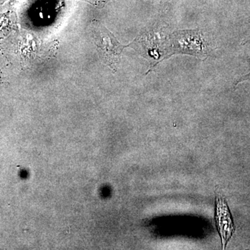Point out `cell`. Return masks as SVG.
<instances>
[{
  "instance_id": "obj_1",
  "label": "cell",
  "mask_w": 250,
  "mask_h": 250,
  "mask_svg": "<svg viewBox=\"0 0 250 250\" xmlns=\"http://www.w3.org/2000/svg\"><path fill=\"white\" fill-rule=\"evenodd\" d=\"M209 52V43L201 31H178L169 36L164 59L179 54L206 59Z\"/></svg>"
},
{
  "instance_id": "obj_2",
  "label": "cell",
  "mask_w": 250,
  "mask_h": 250,
  "mask_svg": "<svg viewBox=\"0 0 250 250\" xmlns=\"http://www.w3.org/2000/svg\"><path fill=\"white\" fill-rule=\"evenodd\" d=\"M95 42L105 63L116 70L121 62L123 49L126 46L120 43L111 31L102 24L95 28Z\"/></svg>"
},
{
  "instance_id": "obj_3",
  "label": "cell",
  "mask_w": 250,
  "mask_h": 250,
  "mask_svg": "<svg viewBox=\"0 0 250 250\" xmlns=\"http://www.w3.org/2000/svg\"><path fill=\"white\" fill-rule=\"evenodd\" d=\"M215 220L218 232L221 237L223 248L225 249L234 233L235 227L227 202L222 197H216Z\"/></svg>"
}]
</instances>
